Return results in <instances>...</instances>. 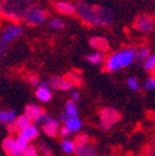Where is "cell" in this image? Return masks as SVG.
<instances>
[{"instance_id": "34", "label": "cell", "mask_w": 155, "mask_h": 156, "mask_svg": "<svg viewBox=\"0 0 155 156\" xmlns=\"http://www.w3.org/2000/svg\"><path fill=\"white\" fill-rule=\"evenodd\" d=\"M8 50H9V46H8V45L0 44V65H2V62H3V60H4V57L6 56Z\"/></svg>"}, {"instance_id": "37", "label": "cell", "mask_w": 155, "mask_h": 156, "mask_svg": "<svg viewBox=\"0 0 155 156\" xmlns=\"http://www.w3.org/2000/svg\"><path fill=\"white\" fill-rule=\"evenodd\" d=\"M52 119H53V118H52V115H51V114L45 113V114H44V116L41 118V120H40V123H38V124H40V125L42 126V125H45L46 123H49L50 120H52Z\"/></svg>"}, {"instance_id": "27", "label": "cell", "mask_w": 155, "mask_h": 156, "mask_svg": "<svg viewBox=\"0 0 155 156\" xmlns=\"http://www.w3.org/2000/svg\"><path fill=\"white\" fill-rule=\"evenodd\" d=\"M127 86H128L129 89L133 90V92H138V90L140 89L139 81H138L135 77H133V76H130V77L127 78Z\"/></svg>"}, {"instance_id": "22", "label": "cell", "mask_w": 155, "mask_h": 156, "mask_svg": "<svg viewBox=\"0 0 155 156\" xmlns=\"http://www.w3.org/2000/svg\"><path fill=\"white\" fill-rule=\"evenodd\" d=\"M76 156H97V150L93 145H86L82 147H76Z\"/></svg>"}, {"instance_id": "28", "label": "cell", "mask_w": 155, "mask_h": 156, "mask_svg": "<svg viewBox=\"0 0 155 156\" xmlns=\"http://www.w3.org/2000/svg\"><path fill=\"white\" fill-rule=\"evenodd\" d=\"M36 146H37V149H38V152H41L44 156H51V155H52V150H51V147L49 146L47 143L40 141Z\"/></svg>"}, {"instance_id": "31", "label": "cell", "mask_w": 155, "mask_h": 156, "mask_svg": "<svg viewBox=\"0 0 155 156\" xmlns=\"http://www.w3.org/2000/svg\"><path fill=\"white\" fill-rule=\"evenodd\" d=\"M154 62H155V51L151 52V55H150V56L146 58V60L143 62V67H144V69H145L146 72H150V69H151Z\"/></svg>"}, {"instance_id": "35", "label": "cell", "mask_w": 155, "mask_h": 156, "mask_svg": "<svg viewBox=\"0 0 155 156\" xmlns=\"http://www.w3.org/2000/svg\"><path fill=\"white\" fill-rule=\"evenodd\" d=\"M71 134H72V133H71V131H70V130L63 125V126H61V129H60V134H59V135L61 136L62 139H68Z\"/></svg>"}, {"instance_id": "20", "label": "cell", "mask_w": 155, "mask_h": 156, "mask_svg": "<svg viewBox=\"0 0 155 156\" xmlns=\"http://www.w3.org/2000/svg\"><path fill=\"white\" fill-rule=\"evenodd\" d=\"M65 114L68 118H77V116H78V107H77V103L73 102L72 99L67 101L65 103Z\"/></svg>"}, {"instance_id": "39", "label": "cell", "mask_w": 155, "mask_h": 156, "mask_svg": "<svg viewBox=\"0 0 155 156\" xmlns=\"http://www.w3.org/2000/svg\"><path fill=\"white\" fill-rule=\"evenodd\" d=\"M150 76L151 77H155V62H154V65H153V67H151V69H150Z\"/></svg>"}, {"instance_id": "16", "label": "cell", "mask_w": 155, "mask_h": 156, "mask_svg": "<svg viewBox=\"0 0 155 156\" xmlns=\"http://www.w3.org/2000/svg\"><path fill=\"white\" fill-rule=\"evenodd\" d=\"M35 97L37 101H40L41 103H47L52 99V90L50 88H42V87H37L35 90Z\"/></svg>"}, {"instance_id": "18", "label": "cell", "mask_w": 155, "mask_h": 156, "mask_svg": "<svg viewBox=\"0 0 155 156\" xmlns=\"http://www.w3.org/2000/svg\"><path fill=\"white\" fill-rule=\"evenodd\" d=\"M30 124H32L31 123V120L27 118V116L25 115V114H21V115H17L16 116V119L14 120V123H13V125L15 126V129H16V131L17 133H20V131H23L25 128H27Z\"/></svg>"}, {"instance_id": "15", "label": "cell", "mask_w": 155, "mask_h": 156, "mask_svg": "<svg viewBox=\"0 0 155 156\" xmlns=\"http://www.w3.org/2000/svg\"><path fill=\"white\" fill-rule=\"evenodd\" d=\"M16 112L13 109H3L0 110V124L2 125H10L16 119Z\"/></svg>"}, {"instance_id": "6", "label": "cell", "mask_w": 155, "mask_h": 156, "mask_svg": "<svg viewBox=\"0 0 155 156\" xmlns=\"http://www.w3.org/2000/svg\"><path fill=\"white\" fill-rule=\"evenodd\" d=\"M23 34H24L23 25H20L19 23H11L4 29V31L2 32V35H0V44H4V45L9 46L11 42L17 40Z\"/></svg>"}, {"instance_id": "11", "label": "cell", "mask_w": 155, "mask_h": 156, "mask_svg": "<svg viewBox=\"0 0 155 156\" xmlns=\"http://www.w3.org/2000/svg\"><path fill=\"white\" fill-rule=\"evenodd\" d=\"M55 10L65 16H72L76 15V4L67 2V0H56L53 3Z\"/></svg>"}, {"instance_id": "23", "label": "cell", "mask_w": 155, "mask_h": 156, "mask_svg": "<svg viewBox=\"0 0 155 156\" xmlns=\"http://www.w3.org/2000/svg\"><path fill=\"white\" fill-rule=\"evenodd\" d=\"M65 26H66L65 21L60 17H51L47 21V27L51 31H61L65 29Z\"/></svg>"}, {"instance_id": "36", "label": "cell", "mask_w": 155, "mask_h": 156, "mask_svg": "<svg viewBox=\"0 0 155 156\" xmlns=\"http://www.w3.org/2000/svg\"><path fill=\"white\" fill-rule=\"evenodd\" d=\"M70 97H71V99H72L73 102H76V103L81 101V93H80L78 90H74V89L71 90V95H70Z\"/></svg>"}, {"instance_id": "40", "label": "cell", "mask_w": 155, "mask_h": 156, "mask_svg": "<svg viewBox=\"0 0 155 156\" xmlns=\"http://www.w3.org/2000/svg\"><path fill=\"white\" fill-rule=\"evenodd\" d=\"M108 156H112V155H108Z\"/></svg>"}, {"instance_id": "17", "label": "cell", "mask_w": 155, "mask_h": 156, "mask_svg": "<svg viewBox=\"0 0 155 156\" xmlns=\"http://www.w3.org/2000/svg\"><path fill=\"white\" fill-rule=\"evenodd\" d=\"M86 61L93 66H99L102 65L104 61H106V58H104V55L102 52H98V51H93L88 55H86Z\"/></svg>"}, {"instance_id": "29", "label": "cell", "mask_w": 155, "mask_h": 156, "mask_svg": "<svg viewBox=\"0 0 155 156\" xmlns=\"http://www.w3.org/2000/svg\"><path fill=\"white\" fill-rule=\"evenodd\" d=\"M15 140H16V146H17V149H19V151H20L21 154L24 152V150L26 149V146L30 144L25 138H23V136H20V135H17L16 138H15Z\"/></svg>"}, {"instance_id": "26", "label": "cell", "mask_w": 155, "mask_h": 156, "mask_svg": "<svg viewBox=\"0 0 155 156\" xmlns=\"http://www.w3.org/2000/svg\"><path fill=\"white\" fill-rule=\"evenodd\" d=\"M150 55H151V51H150L149 47L144 46V47L139 48L138 52H137V62H138V63H143Z\"/></svg>"}, {"instance_id": "7", "label": "cell", "mask_w": 155, "mask_h": 156, "mask_svg": "<svg viewBox=\"0 0 155 156\" xmlns=\"http://www.w3.org/2000/svg\"><path fill=\"white\" fill-rule=\"evenodd\" d=\"M155 25V20L153 15L150 14H140L135 17V20L133 23V27L134 30H137L142 34H149L153 31Z\"/></svg>"}, {"instance_id": "38", "label": "cell", "mask_w": 155, "mask_h": 156, "mask_svg": "<svg viewBox=\"0 0 155 156\" xmlns=\"http://www.w3.org/2000/svg\"><path fill=\"white\" fill-rule=\"evenodd\" d=\"M67 119H68V116H67L65 113H60V114H59V119H57V120H59L60 123H63V124H65V122H66Z\"/></svg>"}, {"instance_id": "9", "label": "cell", "mask_w": 155, "mask_h": 156, "mask_svg": "<svg viewBox=\"0 0 155 156\" xmlns=\"http://www.w3.org/2000/svg\"><path fill=\"white\" fill-rule=\"evenodd\" d=\"M46 112L44 110V108H41L40 105H37V104H27L25 107V110H24V114L27 116V118L31 120V123L34 124H38L41 120V118L44 116Z\"/></svg>"}, {"instance_id": "19", "label": "cell", "mask_w": 155, "mask_h": 156, "mask_svg": "<svg viewBox=\"0 0 155 156\" xmlns=\"http://www.w3.org/2000/svg\"><path fill=\"white\" fill-rule=\"evenodd\" d=\"M71 133H78L82 129V120L77 116V118H68L63 124Z\"/></svg>"}, {"instance_id": "8", "label": "cell", "mask_w": 155, "mask_h": 156, "mask_svg": "<svg viewBox=\"0 0 155 156\" xmlns=\"http://www.w3.org/2000/svg\"><path fill=\"white\" fill-rule=\"evenodd\" d=\"M49 87L53 90H62V92H71L73 90V84L62 76H53L49 78Z\"/></svg>"}, {"instance_id": "41", "label": "cell", "mask_w": 155, "mask_h": 156, "mask_svg": "<svg viewBox=\"0 0 155 156\" xmlns=\"http://www.w3.org/2000/svg\"><path fill=\"white\" fill-rule=\"evenodd\" d=\"M154 156H155V155H154Z\"/></svg>"}, {"instance_id": "24", "label": "cell", "mask_w": 155, "mask_h": 156, "mask_svg": "<svg viewBox=\"0 0 155 156\" xmlns=\"http://www.w3.org/2000/svg\"><path fill=\"white\" fill-rule=\"evenodd\" d=\"M73 143H74L76 147H82V146L91 144V138L87 134H77L73 139Z\"/></svg>"}, {"instance_id": "32", "label": "cell", "mask_w": 155, "mask_h": 156, "mask_svg": "<svg viewBox=\"0 0 155 156\" xmlns=\"http://www.w3.org/2000/svg\"><path fill=\"white\" fill-rule=\"evenodd\" d=\"M27 80V83L31 86V87H37L38 83H40V77H38L36 73H32V74H29V77L26 78Z\"/></svg>"}, {"instance_id": "30", "label": "cell", "mask_w": 155, "mask_h": 156, "mask_svg": "<svg viewBox=\"0 0 155 156\" xmlns=\"http://www.w3.org/2000/svg\"><path fill=\"white\" fill-rule=\"evenodd\" d=\"M23 156H38V149L36 145L29 144L23 152Z\"/></svg>"}, {"instance_id": "33", "label": "cell", "mask_w": 155, "mask_h": 156, "mask_svg": "<svg viewBox=\"0 0 155 156\" xmlns=\"http://www.w3.org/2000/svg\"><path fill=\"white\" fill-rule=\"evenodd\" d=\"M144 89L145 90H154L155 89V77H149L144 82Z\"/></svg>"}, {"instance_id": "3", "label": "cell", "mask_w": 155, "mask_h": 156, "mask_svg": "<svg viewBox=\"0 0 155 156\" xmlns=\"http://www.w3.org/2000/svg\"><path fill=\"white\" fill-rule=\"evenodd\" d=\"M137 48L127 47L110 53L104 61V71L113 73L137 62Z\"/></svg>"}, {"instance_id": "10", "label": "cell", "mask_w": 155, "mask_h": 156, "mask_svg": "<svg viewBox=\"0 0 155 156\" xmlns=\"http://www.w3.org/2000/svg\"><path fill=\"white\" fill-rule=\"evenodd\" d=\"M89 46L94 51H98V52H102V53L108 52L109 51V47H110L108 38L104 37V36H101V35L92 36L89 38Z\"/></svg>"}, {"instance_id": "13", "label": "cell", "mask_w": 155, "mask_h": 156, "mask_svg": "<svg viewBox=\"0 0 155 156\" xmlns=\"http://www.w3.org/2000/svg\"><path fill=\"white\" fill-rule=\"evenodd\" d=\"M60 129H61V123L56 119H52L45 125H42V131L49 138H57L60 134Z\"/></svg>"}, {"instance_id": "25", "label": "cell", "mask_w": 155, "mask_h": 156, "mask_svg": "<svg viewBox=\"0 0 155 156\" xmlns=\"http://www.w3.org/2000/svg\"><path fill=\"white\" fill-rule=\"evenodd\" d=\"M60 146L65 154H74V151H76V145H74L73 140H70V139H62Z\"/></svg>"}, {"instance_id": "4", "label": "cell", "mask_w": 155, "mask_h": 156, "mask_svg": "<svg viewBox=\"0 0 155 156\" xmlns=\"http://www.w3.org/2000/svg\"><path fill=\"white\" fill-rule=\"evenodd\" d=\"M122 119V114L113 107H104L99 110V126L103 131L112 129Z\"/></svg>"}, {"instance_id": "1", "label": "cell", "mask_w": 155, "mask_h": 156, "mask_svg": "<svg viewBox=\"0 0 155 156\" xmlns=\"http://www.w3.org/2000/svg\"><path fill=\"white\" fill-rule=\"evenodd\" d=\"M76 15L78 19L88 26L98 27H112L114 25L113 11L103 5H94L82 0L76 2Z\"/></svg>"}, {"instance_id": "14", "label": "cell", "mask_w": 155, "mask_h": 156, "mask_svg": "<svg viewBox=\"0 0 155 156\" xmlns=\"http://www.w3.org/2000/svg\"><path fill=\"white\" fill-rule=\"evenodd\" d=\"M17 135L23 136V138H25L29 143H31V141L36 140L38 136H40V129H38V126H37L36 124L32 123V124H30L27 128H25L23 131L17 133Z\"/></svg>"}, {"instance_id": "12", "label": "cell", "mask_w": 155, "mask_h": 156, "mask_svg": "<svg viewBox=\"0 0 155 156\" xmlns=\"http://www.w3.org/2000/svg\"><path fill=\"white\" fill-rule=\"evenodd\" d=\"M2 149L8 156H23L16 146V140L13 135H9L2 141Z\"/></svg>"}, {"instance_id": "5", "label": "cell", "mask_w": 155, "mask_h": 156, "mask_svg": "<svg viewBox=\"0 0 155 156\" xmlns=\"http://www.w3.org/2000/svg\"><path fill=\"white\" fill-rule=\"evenodd\" d=\"M47 19H49V12L46 9L38 5H32V8L27 11L23 21L27 26L36 27V26H41L45 23H47L49 21Z\"/></svg>"}, {"instance_id": "21", "label": "cell", "mask_w": 155, "mask_h": 156, "mask_svg": "<svg viewBox=\"0 0 155 156\" xmlns=\"http://www.w3.org/2000/svg\"><path fill=\"white\" fill-rule=\"evenodd\" d=\"M65 77L67 78V80H68L74 87H80V86H82V83H83V77L81 76L80 72H77V71H70V72L66 73Z\"/></svg>"}, {"instance_id": "2", "label": "cell", "mask_w": 155, "mask_h": 156, "mask_svg": "<svg viewBox=\"0 0 155 156\" xmlns=\"http://www.w3.org/2000/svg\"><path fill=\"white\" fill-rule=\"evenodd\" d=\"M32 5L34 0H0V17L11 23H20Z\"/></svg>"}]
</instances>
